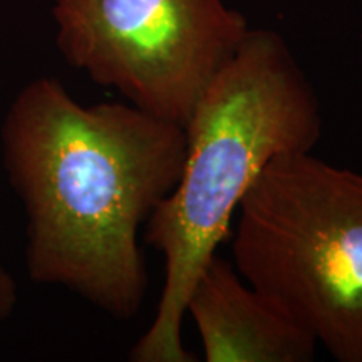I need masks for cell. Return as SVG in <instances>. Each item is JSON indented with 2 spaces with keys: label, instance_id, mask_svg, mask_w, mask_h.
<instances>
[{
  "label": "cell",
  "instance_id": "6da1fadb",
  "mask_svg": "<svg viewBox=\"0 0 362 362\" xmlns=\"http://www.w3.org/2000/svg\"><path fill=\"white\" fill-rule=\"evenodd\" d=\"M0 148L25 214L29 277L133 319L148 287L139 228L178 181L183 126L129 103L84 106L42 76L8 104Z\"/></svg>",
  "mask_w": 362,
  "mask_h": 362
},
{
  "label": "cell",
  "instance_id": "7a4b0ae2",
  "mask_svg": "<svg viewBox=\"0 0 362 362\" xmlns=\"http://www.w3.org/2000/svg\"><path fill=\"white\" fill-rule=\"evenodd\" d=\"M320 129L319 99L282 37L250 29L194 106L178 181L146 220L144 242L161 253L165 282L131 361H197L181 339L194 280L265 166L275 156L312 151Z\"/></svg>",
  "mask_w": 362,
  "mask_h": 362
},
{
  "label": "cell",
  "instance_id": "3957f363",
  "mask_svg": "<svg viewBox=\"0 0 362 362\" xmlns=\"http://www.w3.org/2000/svg\"><path fill=\"white\" fill-rule=\"evenodd\" d=\"M238 210V274L337 361L362 362V175L287 153Z\"/></svg>",
  "mask_w": 362,
  "mask_h": 362
},
{
  "label": "cell",
  "instance_id": "277c9868",
  "mask_svg": "<svg viewBox=\"0 0 362 362\" xmlns=\"http://www.w3.org/2000/svg\"><path fill=\"white\" fill-rule=\"evenodd\" d=\"M66 62L183 126L250 33L226 0H52Z\"/></svg>",
  "mask_w": 362,
  "mask_h": 362
},
{
  "label": "cell",
  "instance_id": "5b68a950",
  "mask_svg": "<svg viewBox=\"0 0 362 362\" xmlns=\"http://www.w3.org/2000/svg\"><path fill=\"white\" fill-rule=\"evenodd\" d=\"M192 315L206 362H309L317 341L215 255L194 280Z\"/></svg>",
  "mask_w": 362,
  "mask_h": 362
},
{
  "label": "cell",
  "instance_id": "8992f818",
  "mask_svg": "<svg viewBox=\"0 0 362 362\" xmlns=\"http://www.w3.org/2000/svg\"><path fill=\"white\" fill-rule=\"evenodd\" d=\"M17 302H19V291H17L16 279L0 260V322L12 315Z\"/></svg>",
  "mask_w": 362,
  "mask_h": 362
}]
</instances>
